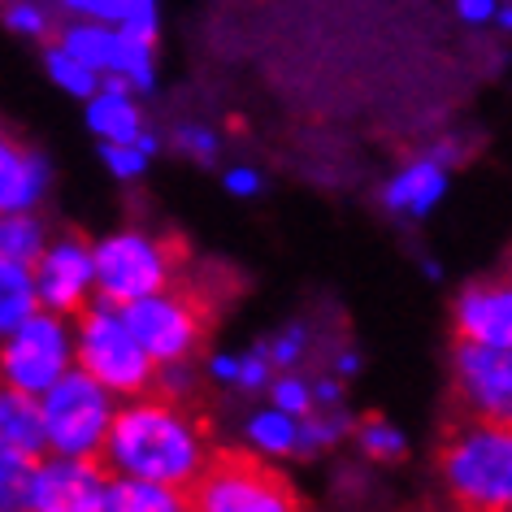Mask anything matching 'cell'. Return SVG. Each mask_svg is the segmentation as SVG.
<instances>
[{
	"instance_id": "f1b7e54d",
	"label": "cell",
	"mask_w": 512,
	"mask_h": 512,
	"mask_svg": "<svg viewBox=\"0 0 512 512\" xmlns=\"http://www.w3.org/2000/svg\"><path fill=\"white\" fill-rule=\"evenodd\" d=\"M174 144H178L183 157H191L196 165H213L217 157H222V135H217L209 122H183L174 131Z\"/></svg>"
},
{
	"instance_id": "d6a6232c",
	"label": "cell",
	"mask_w": 512,
	"mask_h": 512,
	"mask_svg": "<svg viewBox=\"0 0 512 512\" xmlns=\"http://www.w3.org/2000/svg\"><path fill=\"white\" fill-rule=\"evenodd\" d=\"M191 387H196V378H191V365H187V361L157 365V374H152V391H157L161 400H178V395H191Z\"/></svg>"
},
{
	"instance_id": "8992f818",
	"label": "cell",
	"mask_w": 512,
	"mask_h": 512,
	"mask_svg": "<svg viewBox=\"0 0 512 512\" xmlns=\"http://www.w3.org/2000/svg\"><path fill=\"white\" fill-rule=\"evenodd\" d=\"M74 365V326L70 317L35 309L14 330L0 335V382L27 395L48 391Z\"/></svg>"
},
{
	"instance_id": "6da1fadb",
	"label": "cell",
	"mask_w": 512,
	"mask_h": 512,
	"mask_svg": "<svg viewBox=\"0 0 512 512\" xmlns=\"http://www.w3.org/2000/svg\"><path fill=\"white\" fill-rule=\"evenodd\" d=\"M100 460H105L109 473L191 491L213 452L196 417H187L178 400H161V395L144 391L131 395V400H118Z\"/></svg>"
},
{
	"instance_id": "603a6c76",
	"label": "cell",
	"mask_w": 512,
	"mask_h": 512,
	"mask_svg": "<svg viewBox=\"0 0 512 512\" xmlns=\"http://www.w3.org/2000/svg\"><path fill=\"white\" fill-rule=\"evenodd\" d=\"M109 74H118L135 96H152L157 92V44L135 40V35L118 31V53H113V70Z\"/></svg>"
},
{
	"instance_id": "2e32d148",
	"label": "cell",
	"mask_w": 512,
	"mask_h": 512,
	"mask_svg": "<svg viewBox=\"0 0 512 512\" xmlns=\"http://www.w3.org/2000/svg\"><path fill=\"white\" fill-rule=\"evenodd\" d=\"M0 452L40 460L44 456V426H40V400L18 387L0 382Z\"/></svg>"
},
{
	"instance_id": "7a4b0ae2",
	"label": "cell",
	"mask_w": 512,
	"mask_h": 512,
	"mask_svg": "<svg viewBox=\"0 0 512 512\" xmlns=\"http://www.w3.org/2000/svg\"><path fill=\"white\" fill-rule=\"evenodd\" d=\"M443 482L469 512L512 508V430L508 421H469L443 447Z\"/></svg>"
},
{
	"instance_id": "4316f807",
	"label": "cell",
	"mask_w": 512,
	"mask_h": 512,
	"mask_svg": "<svg viewBox=\"0 0 512 512\" xmlns=\"http://www.w3.org/2000/svg\"><path fill=\"white\" fill-rule=\"evenodd\" d=\"M270 404L274 408H283V413L291 417H304V413H313V382L309 378H300L296 369H278V374L270 378Z\"/></svg>"
},
{
	"instance_id": "1f68e13d",
	"label": "cell",
	"mask_w": 512,
	"mask_h": 512,
	"mask_svg": "<svg viewBox=\"0 0 512 512\" xmlns=\"http://www.w3.org/2000/svg\"><path fill=\"white\" fill-rule=\"evenodd\" d=\"M278 374L274 361H270V352H265V343L261 348H252L248 356H239V369H235V387L243 391H265L270 387V378Z\"/></svg>"
},
{
	"instance_id": "8fae6325",
	"label": "cell",
	"mask_w": 512,
	"mask_h": 512,
	"mask_svg": "<svg viewBox=\"0 0 512 512\" xmlns=\"http://www.w3.org/2000/svg\"><path fill=\"white\" fill-rule=\"evenodd\" d=\"M452 374L456 391L473 413L486 421H508L512 417V352L508 348H486V343H456L452 352Z\"/></svg>"
},
{
	"instance_id": "f546056e",
	"label": "cell",
	"mask_w": 512,
	"mask_h": 512,
	"mask_svg": "<svg viewBox=\"0 0 512 512\" xmlns=\"http://www.w3.org/2000/svg\"><path fill=\"white\" fill-rule=\"evenodd\" d=\"M100 165H105L109 178H118V183H139V178L148 174L152 157H144L135 144H100Z\"/></svg>"
},
{
	"instance_id": "8d00e7d4",
	"label": "cell",
	"mask_w": 512,
	"mask_h": 512,
	"mask_svg": "<svg viewBox=\"0 0 512 512\" xmlns=\"http://www.w3.org/2000/svg\"><path fill=\"white\" fill-rule=\"evenodd\" d=\"M235 369H239L235 352H213L209 361H204V374H209L213 382H222V387H235Z\"/></svg>"
},
{
	"instance_id": "ac0fdd59",
	"label": "cell",
	"mask_w": 512,
	"mask_h": 512,
	"mask_svg": "<svg viewBox=\"0 0 512 512\" xmlns=\"http://www.w3.org/2000/svg\"><path fill=\"white\" fill-rule=\"evenodd\" d=\"M57 44L66 48L74 61H83L87 70L109 74L113 70V53H118V27L96 22V18H74L70 27H61Z\"/></svg>"
},
{
	"instance_id": "ffe728a7",
	"label": "cell",
	"mask_w": 512,
	"mask_h": 512,
	"mask_svg": "<svg viewBox=\"0 0 512 512\" xmlns=\"http://www.w3.org/2000/svg\"><path fill=\"white\" fill-rule=\"evenodd\" d=\"M44 243H48V222H44L40 209L0 213V256L31 265L35 256H40Z\"/></svg>"
},
{
	"instance_id": "83f0119b",
	"label": "cell",
	"mask_w": 512,
	"mask_h": 512,
	"mask_svg": "<svg viewBox=\"0 0 512 512\" xmlns=\"http://www.w3.org/2000/svg\"><path fill=\"white\" fill-rule=\"evenodd\" d=\"M0 22H5V31L22 35V40H44V35L53 31V18H48V9L40 0H9V5L0 9Z\"/></svg>"
},
{
	"instance_id": "cb8c5ba5",
	"label": "cell",
	"mask_w": 512,
	"mask_h": 512,
	"mask_svg": "<svg viewBox=\"0 0 512 512\" xmlns=\"http://www.w3.org/2000/svg\"><path fill=\"white\" fill-rule=\"evenodd\" d=\"M44 74H48V83L61 87V92L74 96V100H87L100 87V74L87 70L83 61H74L61 44H48L44 48Z\"/></svg>"
},
{
	"instance_id": "277c9868",
	"label": "cell",
	"mask_w": 512,
	"mask_h": 512,
	"mask_svg": "<svg viewBox=\"0 0 512 512\" xmlns=\"http://www.w3.org/2000/svg\"><path fill=\"white\" fill-rule=\"evenodd\" d=\"M40 400L44 452L57 456H100L109 434V421L118 413V395L105 391L92 374L70 365L53 387L35 395Z\"/></svg>"
},
{
	"instance_id": "7c38bea8",
	"label": "cell",
	"mask_w": 512,
	"mask_h": 512,
	"mask_svg": "<svg viewBox=\"0 0 512 512\" xmlns=\"http://www.w3.org/2000/svg\"><path fill=\"white\" fill-rule=\"evenodd\" d=\"M447 187H452V170L434 161L430 152H421V157L404 161L400 170L382 183L378 200H382L387 213L408 217V222H421V217H430L447 200Z\"/></svg>"
},
{
	"instance_id": "9a60e30c",
	"label": "cell",
	"mask_w": 512,
	"mask_h": 512,
	"mask_svg": "<svg viewBox=\"0 0 512 512\" xmlns=\"http://www.w3.org/2000/svg\"><path fill=\"white\" fill-rule=\"evenodd\" d=\"M83 122L100 144H131L144 131V109L118 74H100V87L83 100Z\"/></svg>"
},
{
	"instance_id": "d590c367",
	"label": "cell",
	"mask_w": 512,
	"mask_h": 512,
	"mask_svg": "<svg viewBox=\"0 0 512 512\" xmlns=\"http://www.w3.org/2000/svg\"><path fill=\"white\" fill-rule=\"evenodd\" d=\"M452 9H456V18L465 22V27H491L499 0H452Z\"/></svg>"
},
{
	"instance_id": "484cf974",
	"label": "cell",
	"mask_w": 512,
	"mask_h": 512,
	"mask_svg": "<svg viewBox=\"0 0 512 512\" xmlns=\"http://www.w3.org/2000/svg\"><path fill=\"white\" fill-rule=\"evenodd\" d=\"M31 469L35 460L0 452V512H31Z\"/></svg>"
},
{
	"instance_id": "d4e9b609",
	"label": "cell",
	"mask_w": 512,
	"mask_h": 512,
	"mask_svg": "<svg viewBox=\"0 0 512 512\" xmlns=\"http://www.w3.org/2000/svg\"><path fill=\"white\" fill-rule=\"evenodd\" d=\"M356 447H361V456L378 460V465H391V460L408 456V434L400 426H391L387 417H369L356 426Z\"/></svg>"
},
{
	"instance_id": "9c48e42d",
	"label": "cell",
	"mask_w": 512,
	"mask_h": 512,
	"mask_svg": "<svg viewBox=\"0 0 512 512\" xmlns=\"http://www.w3.org/2000/svg\"><path fill=\"white\" fill-rule=\"evenodd\" d=\"M31 278H35V300H40V309L74 317L96 300L92 243L79 235H61V239L48 235L40 256L31 261Z\"/></svg>"
},
{
	"instance_id": "30bf717a",
	"label": "cell",
	"mask_w": 512,
	"mask_h": 512,
	"mask_svg": "<svg viewBox=\"0 0 512 512\" xmlns=\"http://www.w3.org/2000/svg\"><path fill=\"white\" fill-rule=\"evenodd\" d=\"M109 469L100 456L44 452L31 469V512H100Z\"/></svg>"
},
{
	"instance_id": "5b68a950",
	"label": "cell",
	"mask_w": 512,
	"mask_h": 512,
	"mask_svg": "<svg viewBox=\"0 0 512 512\" xmlns=\"http://www.w3.org/2000/svg\"><path fill=\"white\" fill-rule=\"evenodd\" d=\"M92 270H96V300L122 309V304L139 296L174 287V252L148 230L122 226L92 239Z\"/></svg>"
},
{
	"instance_id": "b9f144b4",
	"label": "cell",
	"mask_w": 512,
	"mask_h": 512,
	"mask_svg": "<svg viewBox=\"0 0 512 512\" xmlns=\"http://www.w3.org/2000/svg\"><path fill=\"white\" fill-rule=\"evenodd\" d=\"M187 512H196V508H187Z\"/></svg>"
},
{
	"instance_id": "e0dca14e",
	"label": "cell",
	"mask_w": 512,
	"mask_h": 512,
	"mask_svg": "<svg viewBox=\"0 0 512 512\" xmlns=\"http://www.w3.org/2000/svg\"><path fill=\"white\" fill-rule=\"evenodd\" d=\"M187 508H191L187 491L144 482V478H126V473H109L105 508L100 512H187Z\"/></svg>"
},
{
	"instance_id": "ab89813d",
	"label": "cell",
	"mask_w": 512,
	"mask_h": 512,
	"mask_svg": "<svg viewBox=\"0 0 512 512\" xmlns=\"http://www.w3.org/2000/svg\"><path fill=\"white\" fill-rule=\"evenodd\" d=\"M491 22H495L499 31H512V5H508V0H499V9H495Z\"/></svg>"
},
{
	"instance_id": "52a82bcc",
	"label": "cell",
	"mask_w": 512,
	"mask_h": 512,
	"mask_svg": "<svg viewBox=\"0 0 512 512\" xmlns=\"http://www.w3.org/2000/svg\"><path fill=\"white\" fill-rule=\"evenodd\" d=\"M187 499L196 512H304L283 473L252 456L209 460Z\"/></svg>"
},
{
	"instance_id": "ba28073f",
	"label": "cell",
	"mask_w": 512,
	"mask_h": 512,
	"mask_svg": "<svg viewBox=\"0 0 512 512\" xmlns=\"http://www.w3.org/2000/svg\"><path fill=\"white\" fill-rule=\"evenodd\" d=\"M122 317H126V326H131V335L139 339V348L152 356V365L191 361L204 339L200 304L174 287L122 304Z\"/></svg>"
},
{
	"instance_id": "836d02e7",
	"label": "cell",
	"mask_w": 512,
	"mask_h": 512,
	"mask_svg": "<svg viewBox=\"0 0 512 512\" xmlns=\"http://www.w3.org/2000/svg\"><path fill=\"white\" fill-rule=\"evenodd\" d=\"M57 5L66 9L70 18H96V22H109V27H118L131 0H57Z\"/></svg>"
},
{
	"instance_id": "f35d334b",
	"label": "cell",
	"mask_w": 512,
	"mask_h": 512,
	"mask_svg": "<svg viewBox=\"0 0 512 512\" xmlns=\"http://www.w3.org/2000/svg\"><path fill=\"white\" fill-rule=\"evenodd\" d=\"M356 374H361V352L343 348L339 361H335V378H356Z\"/></svg>"
},
{
	"instance_id": "e575fe53",
	"label": "cell",
	"mask_w": 512,
	"mask_h": 512,
	"mask_svg": "<svg viewBox=\"0 0 512 512\" xmlns=\"http://www.w3.org/2000/svg\"><path fill=\"white\" fill-rule=\"evenodd\" d=\"M261 187H265V178H261L256 165H226L222 170V191L230 200H256Z\"/></svg>"
},
{
	"instance_id": "4dcf8cb0",
	"label": "cell",
	"mask_w": 512,
	"mask_h": 512,
	"mask_svg": "<svg viewBox=\"0 0 512 512\" xmlns=\"http://www.w3.org/2000/svg\"><path fill=\"white\" fill-rule=\"evenodd\" d=\"M304 348H309V326H304V322L283 326L270 343H265V352H270L274 369H296L304 361Z\"/></svg>"
},
{
	"instance_id": "4fadbf2b",
	"label": "cell",
	"mask_w": 512,
	"mask_h": 512,
	"mask_svg": "<svg viewBox=\"0 0 512 512\" xmlns=\"http://www.w3.org/2000/svg\"><path fill=\"white\" fill-rule=\"evenodd\" d=\"M456 335L465 343L512 352V287L508 283H469L456 296Z\"/></svg>"
},
{
	"instance_id": "7402d4cb",
	"label": "cell",
	"mask_w": 512,
	"mask_h": 512,
	"mask_svg": "<svg viewBox=\"0 0 512 512\" xmlns=\"http://www.w3.org/2000/svg\"><path fill=\"white\" fill-rule=\"evenodd\" d=\"M352 434V417L339 404L313 408L296 421V456H322L330 447H339Z\"/></svg>"
},
{
	"instance_id": "44dd1931",
	"label": "cell",
	"mask_w": 512,
	"mask_h": 512,
	"mask_svg": "<svg viewBox=\"0 0 512 512\" xmlns=\"http://www.w3.org/2000/svg\"><path fill=\"white\" fill-rule=\"evenodd\" d=\"M35 309H40V300H35L31 265L0 256V335H5V330H14L22 317H31Z\"/></svg>"
},
{
	"instance_id": "74e56055",
	"label": "cell",
	"mask_w": 512,
	"mask_h": 512,
	"mask_svg": "<svg viewBox=\"0 0 512 512\" xmlns=\"http://www.w3.org/2000/svg\"><path fill=\"white\" fill-rule=\"evenodd\" d=\"M313 404L317 408H330V404H343V378H317L313 382Z\"/></svg>"
},
{
	"instance_id": "d6986e66",
	"label": "cell",
	"mask_w": 512,
	"mask_h": 512,
	"mask_svg": "<svg viewBox=\"0 0 512 512\" xmlns=\"http://www.w3.org/2000/svg\"><path fill=\"white\" fill-rule=\"evenodd\" d=\"M296 421L300 417L265 404V408H256V413H248V421H243V443H248L252 456L287 460V456H296Z\"/></svg>"
},
{
	"instance_id": "3957f363",
	"label": "cell",
	"mask_w": 512,
	"mask_h": 512,
	"mask_svg": "<svg viewBox=\"0 0 512 512\" xmlns=\"http://www.w3.org/2000/svg\"><path fill=\"white\" fill-rule=\"evenodd\" d=\"M70 326H74V365H79L83 374H92L100 387L113 391L118 400L152 391L157 365L139 348V339L131 335L122 309H113L105 300H92L87 309L70 317Z\"/></svg>"
},
{
	"instance_id": "60d3db41",
	"label": "cell",
	"mask_w": 512,
	"mask_h": 512,
	"mask_svg": "<svg viewBox=\"0 0 512 512\" xmlns=\"http://www.w3.org/2000/svg\"><path fill=\"white\" fill-rule=\"evenodd\" d=\"M426 278H430V283H439V278H443V265H439V261H426Z\"/></svg>"
},
{
	"instance_id": "5bb4252c",
	"label": "cell",
	"mask_w": 512,
	"mask_h": 512,
	"mask_svg": "<svg viewBox=\"0 0 512 512\" xmlns=\"http://www.w3.org/2000/svg\"><path fill=\"white\" fill-rule=\"evenodd\" d=\"M48 187H53V165L44 152L18 144L0 126V213L14 209H40Z\"/></svg>"
}]
</instances>
